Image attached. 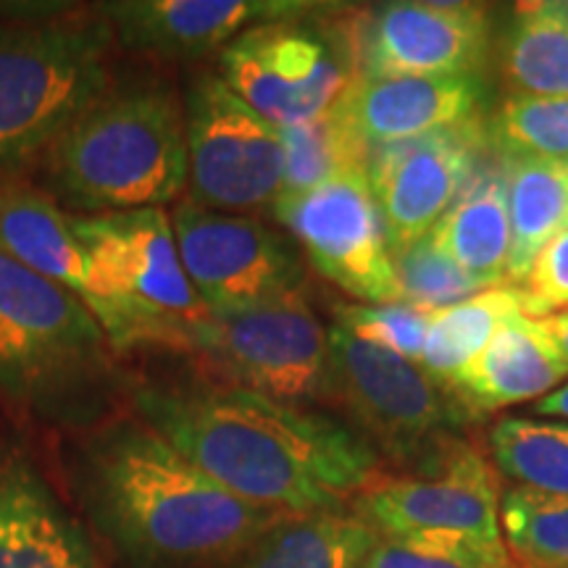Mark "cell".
<instances>
[{"label":"cell","mask_w":568,"mask_h":568,"mask_svg":"<svg viewBox=\"0 0 568 568\" xmlns=\"http://www.w3.org/2000/svg\"><path fill=\"white\" fill-rule=\"evenodd\" d=\"M489 458L514 487L568 495V424L503 416L487 437Z\"/></svg>","instance_id":"484cf974"},{"label":"cell","mask_w":568,"mask_h":568,"mask_svg":"<svg viewBox=\"0 0 568 568\" xmlns=\"http://www.w3.org/2000/svg\"><path fill=\"white\" fill-rule=\"evenodd\" d=\"M169 216L184 274L213 314L253 308L305 290L303 253L274 226L193 201H180Z\"/></svg>","instance_id":"4fadbf2b"},{"label":"cell","mask_w":568,"mask_h":568,"mask_svg":"<svg viewBox=\"0 0 568 568\" xmlns=\"http://www.w3.org/2000/svg\"><path fill=\"white\" fill-rule=\"evenodd\" d=\"M80 479L92 521L140 568L232 564L290 516L230 493L140 418L84 443Z\"/></svg>","instance_id":"7a4b0ae2"},{"label":"cell","mask_w":568,"mask_h":568,"mask_svg":"<svg viewBox=\"0 0 568 568\" xmlns=\"http://www.w3.org/2000/svg\"><path fill=\"white\" fill-rule=\"evenodd\" d=\"M518 290L524 295V316L545 318L568 311V230L539 251Z\"/></svg>","instance_id":"d6a6232c"},{"label":"cell","mask_w":568,"mask_h":568,"mask_svg":"<svg viewBox=\"0 0 568 568\" xmlns=\"http://www.w3.org/2000/svg\"><path fill=\"white\" fill-rule=\"evenodd\" d=\"M361 568H518L506 542L464 535H376Z\"/></svg>","instance_id":"f546056e"},{"label":"cell","mask_w":568,"mask_h":568,"mask_svg":"<svg viewBox=\"0 0 568 568\" xmlns=\"http://www.w3.org/2000/svg\"><path fill=\"white\" fill-rule=\"evenodd\" d=\"M0 568H101L82 524L19 456L0 460Z\"/></svg>","instance_id":"d6986e66"},{"label":"cell","mask_w":568,"mask_h":568,"mask_svg":"<svg viewBox=\"0 0 568 568\" xmlns=\"http://www.w3.org/2000/svg\"><path fill=\"white\" fill-rule=\"evenodd\" d=\"M280 134L284 145V182L280 197L301 195L329 176L368 161L364 142L355 138L337 105L308 122L280 126Z\"/></svg>","instance_id":"4316f807"},{"label":"cell","mask_w":568,"mask_h":568,"mask_svg":"<svg viewBox=\"0 0 568 568\" xmlns=\"http://www.w3.org/2000/svg\"><path fill=\"white\" fill-rule=\"evenodd\" d=\"M393 266L400 284V301L424 311L447 308L487 290L474 276L460 272L445 253H439L429 234L416 243L395 247Z\"/></svg>","instance_id":"4dcf8cb0"},{"label":"cell","mask_w":568,"mask_h":568,"mask_svg":"<svg viewBox=\"0 0 568 568\" xmlns=\"http://www.w3.org/2000/svg\"><path fill=\"white\" fill-rule=\"evenodd\" d=\"M566 376L564 355L535 318L516 314L445 389L466 416H479L550 395Z\"/></svg>","instance_id":"ffe728a7"},{"label":"cell","mask_w":568,"mask_h":568,"mask_svg":"<svg viewBox=\"0 0 568 568\" xmlns=\"http://www.w3.org/2000/svg\"><path fill=\"white\" fill-rule=\"evenodd\" d=\"M500 169L510 219L508 280L518 287L539 251L568 230V161L500 159Z\"/></svg>","instance_id":"603a6c76"},{"label":"cell","mask_w":568,"mask_h":568,"mask_svg":"<svg viewBox=\"0 0 568 568\" xmlns=\"http://www.w3.org/2000/svg\"><path fill=\"white\" fill-rule=\"evenodd\" d=\"M132 400L140 422L213 481L280 514L345 510L382 471L353 426L247 389L145 385Z\"/></svg>","instance_id":"6da1fadb"},{"label":"cell","mask_w":568,"mask_h":568,"mask_svg":"<svg viewBox=\"0 0 568 568\" xmlns=\"http://www.w3.org/2000/svg\"><path fill=\"white\" fill-rule=\"evenodd\" d=\"M537 414L564 418L568 424V385H560L558 389H552L550 395H545L542 400L537 403Z\"/></svg>","instance_id":"e575fe53"},{"label":"cell","mask_w":568,"mask_h":568,"mask_svg":"<svg viewBox=\"0 0 568 568\" xmlns=\"http://www.w3.org/2000/svg\"><path fill=\"white\" fill-rule=\"evenodd\" d=\"M42 184L77 216L163 209L187 187L184 103L166 84L111 88L42 153Z\"/></svg>","instance_id":"3957f363"},{"label":"cell","mask_w":568,"mask_h":568,"mask_svg":"<svg viewBox=\"0 0 568 568\" xmlns=\"http://www.w3.org/2000/svg\"><path fill=\"white\" fill-rule=\"evenodd\" d=\"M113 32L98 11L0 21V166L42 155L113 88Z\"/></svg>","instance_id":"277c9868"},{"label":"cell","mask_w":568,"mask_h":568,"mask_svg":"<svg viewBox=\"0 0 568 568\" xmlns=\"http://www.w3.org/2000/svg\"><path fill=\"white\" fill-rule=\"evenodd\" d=\"M485 82L458 77H376L355 71L337 111L368 153L481 119Z\"/></svg>","instance_id":"ac0fdd59"},{"label":"cell","mask_w":568,"mask_h":568,"mask_svg":"<svg viewBox=\"0 0 568 568\" xmlns=\"http://www.w3.org/2000/svg\"><path fill=\"white\" fill-rule=\"evenodd\" d=\"M516 314H524V295L516 284H497L456 305L432 311L422 368L447 387Z\"/></svg>","instance_id":"d4e9b609"},{"label":"cell","mask_w":568,"mask_h":568,"mask_svg":"<svg viewBox=\"0 0 568 568\" xmlns=\"http://www.w3.org/2000/svg\"><path fill=\"white\" fill-rule=\"evenodd\" d=\"M0 251L45 276L92 311L113 351L134 347L132 326L111 284L71 226V213L30 184L0 187Z\"/></svg>","instance_id":"2e32d148"},{"label":"cell","mask_w":568,"mask_h":568,"mask_svg":"<svg viewBox=\"0 0 568 568\" xmlns=\"http://www.w3.org/2000/svg\"><path fill=\"white\" fill-rule=\"evenodd\" d=\"M314 6L293 0H113L95 11L116 45L161 59H201L266 21L303 17Z\"/></svg>","instance_id":"e0dca14e"},{"label":"cell","mask_w":568,"mask_h":568,"mask_svg":"<svg viewBox=\"0 0 568 568\" xmlns=\"http://www.w3.org/2000/svg\"><path fill=\"white\" fill-rule=\"evenodd\" d=\"M355 71L376 77L479 74L489 45L485 6L385 3L351 32Z\"/></svg>","instance_id":"9a60e30c"},{"label":"cell","mask_w":568,"mask_h":568,"mask_svg":"<svg viewBox=\"0 0 568 568\" xmlns=\"http://www.w3.org/2000/svg\"><path fill=\"white\" fill-rule=\"evenodd\" d=\"M274 216L324 280L366 305L400 301L385 222L366 163L301 195L276 197Z\"/></svg>","instance_id":"7c38bea8"},{"label":"cell","mask_w":568,"mask_h":568,"mask_svg":"<svg viewBox=\"0 0 568 568\" xmlns=\"http://www.w3.org/2000/svg\"><path fill=\"white\" fill-rule=\"evenodd\" d=\"M376 531L353 510L284 516L237 568H361Z\"/></svg>","instance_id":"7402d4cb"},{"label":"cell","mask_w":568,"mask_h":568,"mask_svg":"<svg viewBox=\"0 0 568 568\" xmlns=\"http://www.w3.org/2000/svg\"><path fill=\"white\" fill-rule=\"evenodd\" d=\"M487 142V124L474 119L368 153V184L385 222L389 253L435 230L477 172Z\"/></svg>","instance_id":"5bb4252c"},{"label":"cell","mask_w":568,"mask_h":568,"mask_svg":"<svg viewBox=\"0 0 568 568\" xmlns=\"http://www.w3.org/2000/svg\"><path fill=\"white\" fill-rule=\"evenodd\" d=\"M353 74L351 32L326 30L305 13L253 27L219 55V77L274 126L322 116Z\"/></svg>","instance_id":"9c48e42d"},{"label":"cell","mask_w":568,"mask_h":568,"mask_svg":"<svg viewBox=\"0 0 568 568\" xmlns=\"http://www.w3.org/2000/svg\"><path fill=\"white\" fill-rule=\"evenodd\" d=\"M500 535L518 568H568V495L500 493Z\"/></svg>","instance_id":"83f0119b"},{"label":"cell","mask_w":568,"mask_h":568,"mask_svg":"<svg viewBox=\"0 0 568 568\" xmlns=\"http://www.w3.org/2000/svg\"><path fill=\"white\" fill-rule=\"evenodd\" d=\"M510 95L568 98V3H521L500 42Z\"/></svg>","instance_id":"cb8c5ba5"},{"label":"cell","mask_w":568,"mask_h":568,"mask_svg":"<svg viewBox=\"0 0 568 568\" xmlns=\"http://www.w3.org/2000/svg\"><path fill=\"white\" fill-rule=\"evenodd\" d=\"M184 138L187 201L240 216L274 209L284 182L280 126L219 74L197 77L184 98Z\"/></svg>","instance_id":"30bf717a"},{"label":"cell","mask_w":568,"mask_h":568,"mask_svg":"<svg viewBox=\"0 0 568 568\" xmlns=\"http://www.w3.org/2000/svg\"><path fill=\"white\" fill-rule=\"evenodd\" d=\"M19 13H24V11H21V6H17V9H11V11H9V6H0V21L19 17Z\"/></svg>","instance_id":"d590c367"},{"label":"cell","mask_w":568,"mask_h":568,"mask_svg":"<svg viewBox=\"0 0 568 568\" xmlns=\"http://www.w3.org/2000/svg\"><path fill=\"white\" fill-rule=\"evenodd\" d=\"M109 366L111 343L88 305L0 251V389L59 400Z\"/></svg>","instance_id":"5b68a950"},{"label":"cell","mask_w":568,"mask_h":568,"mask_svg":"<svg viewBox=\"0 0 568 568\" xmlns=\"http://www.w3.org/2000/svg\"><path fill=\"white\" fill-rule=\"evenodd\" d=\"M382 537L464 535L500 545V489L485 453L450 435L424 458L379 471L353 500Z\"/></svg>","instance_id":"8fae6325"},{"label":"cell","mask_w":568,"mask_h":568,"mask_svg":"<svg viewBox=\"0 0 568 568\" xmlns=\"http://www.w3.org/2000/svg\"><path fill=\"white\" fill-rule=\"evenodd\" d=\"M535 322L568 364V311H560V314H550L545 318H535Z\"/></svg>","instance_id":"836d02e7"},{"label":"cell","mask_w":568,"mask_h":568,"mask_svg":"<svg viewBox=\"0 0 568 568\" xmlns=\"http://www.w3.org/2000/svg\"><path fill=\"white\" fill-rule=\"evenodd\" d=\"M71 226L92 255L132 326L134 347H187L190 332L209 308L184 274L172 216L163 209H134L77 216Z\"/></svg>","instance_id":"52a82bcc"},{"label":"cell","mask_w":568,"mask_h":568,"mask_svg":"<svg viewBox=\"0 0 568 568\" xmlns=\"http://www.w3.org/2000/svg\"><path fill=\"white\" fill-rule=\"evenodd\" d=\"M332 397L347 408L376 456L406 468L439 439L456 435L466 414L418 364L366 343L347 326H329Z\"/></svg>","instance_id":"ba28073f"},{"label":"cell","mask_w":568,"mask_h":568,"mask_svg":"<svg viewBox=\"0 0 568 568\" xmlns=\"http://www.w3.org/2000/svg\"><path fill=\"white\" fill-rule=\"evenodd\" d=\"M335 314L337 322L347 326L353 335L422 366L432 311L395 301L379 305H339Z\"/></svg>","instance_id":"1f68e13d"},{"label":"cell","mask_w":568,"mask_h":568,"mask_svg":"<svg viewBox=\"0 0 568 568\" xmlns=\"http://www.w3.org/2000/svg\"><path fill=\"white\" fill-rule=\"evenodd\" d=\"M184 351L195 353L226 387L290 406L332 397L329 329L305 290L230 314L209 311Z\"/></svg>","instance_id":"8992f818"},{"label":"cell","mask_w":568,"mask_h":568,"mask_svg":"<svg viewBox=\"0 0 568 568\" xmlns=\"http://www.w3.org/2000/svg\"><path fill=\"white\" fill-rule=\"evenodd\" d=\"M429 237L439 253L485 287L508 280L510 219L500 163H479Z\"/></svg>","instance_id":"44dd1931"},{"label":"cell","mask_w":568,"mask_h":568,"mask_svg":"<svg viewBox=\"0 0 568 568\" xmlns=\"http://www.w3.org/2000/svg\"><path fill=\"white\" fill-rule=\"evenodd\" d=\"M500 159L568 161V98L510 95L487 124Z\"/></svg>","instance_id":"f1b7e54d"}]
</instances>
